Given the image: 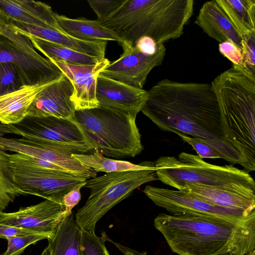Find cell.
I'll list each match as a JSON object with an SVG mask.
<instances>
[{
  "label": "cell",
  "instance_id": "29",
  "mask_svg": "<svg viewBox=\"0 0 255 255\" xmlns=\"http://www.w3.org/2000/svg\"><path fill=\"white\" fill-rule=\"evenodd\" d=\"M105 232L101 237L81 230L80 242V255H110L105 245L107 241Z\"/></svg>",
  "mask_w": 255,
  "mask_h": 255
},
{
  "label": "cell",
  "instance_id": "42",
  "mask_svg": "<svg viewBox=\"0 0 255 255\" xmlns=\"http://www.w3.org/2000/svg\"><path fill=\"white\" fill-rule=\"evenodd\" d=\"M214 255H235L231 252H223L221 253H219V254H216Z\"/></svg>",
  "mask_w": 255,
  "mask_h": 255
},
{
  "label": "cell",
  "instance_id": "40",
  "mask_svg": "<svg viewBox=\"0 0 255 255\" xmlns=\"http://www.w3.org/2000/svg\"><path fill=\"white\" fill-rule=\"evenodd\" d=\"M10 20L0 9V32L2 27L9 23Z\"/></svg>",
  "mask_w": 255,
  "mask_h": 255
},
{
  "label": "cell",
  "instance_id": "9",
  "mask_svg": "<svg viewBox=\"0 0 255 255\" xmlns=\"http://www.w3.org/2000/svg\"><path fill=\"white\" fill-rule=\"evenodd\" d=\"M13 182L22 194L37 196L62 205L63 196L86 183L87 179L42 167L30 157L9 154Z\"/></svg>",
  "mask_w": 255,
  "mask_h": 255
},
{
  "label": "cell",
  "instance_id": "19",
  "mask_svg": "<svg viewBox=\"0 0 255 255\" xmlns=\"http://www.w3.org/2000/svg\"><path fill=\"white\" fill-rule=\"evenodd\" d=\"M9 25L26 36H31L77 51L105 58L107 41H83L59 31L10 21Z\"/></svg>",
  "mask_w": 255,
  "mask_h": 255
},
{
  "label": "cell",
  "instance_id": "4",
  "mask_svg": "<svg viewBox=\"0 0 255 255\" xmlns=\"http://www.w3.org/2000/svg\"><path fill=\"white\" fill-rule=\"evenodd\" d=\"M224 136L255 170V81L233 67L211 82Z\"/></svg>",
  "mask_w": 255,
  "mask_h": 255
},
{
  "label": "cell",
  "instance_id": "25",
  "mask_svg": "<svg viewBox=\"0 0 255 255\" xmlns=\"http://www.w3.org/2000/svg\"><path fill=\"white\" fill-rule=\"evenodd\" d=\"M81 229L73 215L68 216L59 225L55 235L49 239L51 255H80Z\"/></svg>",
  "mask_w": 255,
  "mask_h": 255
},
{
  "label": "cell",
  "instance_id": "22",
  "mask_svg": "<svg viewBox=\"0 0 255 255\" xmlns=\"http://www.w3.org/2000/svg\"><path fill=\"white\" fill-rule=\"evenodd\" d=\"M47 85L24 86L0 96V124L15 125L22 121L27 117L28 108L37 94Z\"/></svg>",
  "mask_w": 255,
  "mask_h": 255
},
{
  "label": "cell",
  "instance_id": "36",
  "mask_svg": "<svg viewBox=\"0 0 255 255\" xmlns=\"http://www.w3.org/2000/svg\"><path fill=\"white\" fill-rule=\"evenodd\" d=\"M84 185L77 186L65 194L62 198V205L65 208V213L67 216L72 214V209L77 205L81 198L80 189Z\"/></svg>",
  "mask_w": 255,
  "mask_h": 255
},
{
  "label": "cell",
  "instance_id": "8",
  "mask_svg": "<svg viewBox=\"0 0 255 255\" xmlns=\"http://www.w3.org/2000/svg\"><path fill=\"white\" fill-rule=\"evenodd\" d=\"M12 64L24 86H42L53 83L63 75L51 60L41 56L29 38L8 24L0 32V63Z\"/></svg>",
  "mask_w": 255,
  "mask_h": 255
},
{
  "label": "cell",
  "instance_id": "11",
  "mask_svg": "<svg viewBox=\"0 0 255 255\" xmlns=\"http://www.w3.org/2000/svg\"><path fill=\"white\" fill-rule=\"evenodd\" d=\"M143 193L170 215L244 224L255 221V211L229 209L210 204L178 190L146 186Z\"/></svg>",
  "mask_w": 255,
  "mask_h": 255
},
{
  "label": "cell",
  "instance_id": "16",
  "mask_svg": "<svg viewBox=\"0 0 255 255\" xmlns=\"http://www.w3.org/2000/svg\"><path fill=\"white\" fill-rule=\"evenodd\" d=\"M69 79L73 87L71 97L76 111L94 108L99 106L96 98L98 75L111 63L103 58L94 65H72L51 61Z\"/></svg>",
  "mask_w": 255,
  "mask_h": 255
},
{
  "label": "cell",
  "instance_id": "41",
  "mask_svg": "<svg viewBox=\"0 0 255 255\" xmlns=\"http://www.w3.org/2000/svg\"><path fill=\"white\" fill-rule=\"evenodd\" d=\"M41 255H51L50 249L48 246L44 249Z\"/></svg>",
  "mask_w": 255,
  "mask_h": 255
},
{
  "label": "cell",
  "instance_id": "7",
  "mask_svg": "<svg viewBox=\"0 0 255 255\" xmlns=\"http://www.w3.org/2000/svg\"><path fill=\"white\" fill-rule=\"evenodd\" d=\"M158 180L154 163L136 170L108 173L87 180L84 187L90 194L75 215L80 229L95 233L97 222L111 208L129 196L141 185Z\"/></svg>",
  "mask_w": 255,
  "mask_h": 255
},
{
  "label": "cell",
  "instance_id": "17",
  "mask_svg": "<svg viewBox=\"0 0 255 255\" xmlns=\"http://www.w3.org/2000/svg\"><path fill=\"white\" fill-rule=\"evenodd\" d=\"M96 98L100 105L138 114L148 97L147 91L98 75Z\"/></svg>",
  "mask_w": 255,
  "mask_h": 255
},
{
  "label": "cell",
  "instance_id": "3",
  "mask_svg": "<svg viewBox=\"0 0 255 255\" xmlns=\"http://www.w3.org/2000/svg\"><path fill=\"white\" fill-rule=\"evenodd\" d=\"M194 4L193 0H126L100 21L121 38V45L134 46L139 38L149 36L158 45L183 34Z\"/></svg>",
  "mask_w": 255,
  "mask_h": 255
},
{
  "label": "cell",
  "instance_id": "23",
  "mask_svg": "<svg viewBox=\"0 0 255 255\" xmlns=\"http://www.w3.org/2000/svg\"><path fill=\"white\" fill-rule=\"evenodd\" d=\"M59 26L67 34L87 41H115L122 43L121 38L113 31L104 26L98 19L89 20L84 17L75 19L57 14Z\"/></svg>",
  "mask_w": 255,
  "mask_h": 255
},
{
  "label": "cell",
  "instance_id": "13",
  "mask_svg": "<svg viewBox=\"0 0 255 255\" xmlns=\"http://www.w3.org/2000/svg\"><path fill=\"white\" fill-rule=\"evenodd\" d=\"M121 46L123 53L101 73L109 78L142 89L149 72L163 61L166 54L165 45H158L156 52L153 55L144 54L135 46Z\"/></svg>",
  "mask_w": 255,
  "mask_h": 255
},
{
  "label": "cell",
  "instance_id": "34",
  "mask_svg": "<svg viewBox=\"0 0 255 255\" xmlns=\"http://www.w3.org/2000/svg\"><path fill=\"white\" fill-rule=\"evenodd\" d=\"M220 53L229 59L233 64V67L242 72V49L232 41L228 40L219 44Z\"/></svg>",
  "mask_w": 255,
  "mask_h": 255
},
{
  "label": "cell",
  "instance_id": "39",
  "mask_svg": "<svg viewBox=\"0 0 255 255\" xmlns=\"http://www.w3.org/2000/svg\"><path fill=\"white\" fill-rule=\"evenodd\" d=\"M105 236L107 241H109L113 243L124 255H147L146 252H139L113 241L107 235H105Z\"/></svg>",
  "mask_w": 255,
  "mask_h": 255
},
{
  "label": "cell",
  "instance_id": "30",
  "mask_svg": "<svg viewBox=\"0 0 255 255\" xmlns=\"http://www.w3.org/2000/svg\"><path fill=\"white\" fill-rule=\"evenodd\" d=\"M24 86L15 66L9 62L0 63V97Z\"/></svg>",
  "mask_w": 255,
  "mask_h": 255
},
{
  "label": "cell",
  "instance_id": "1",
  "mask_svg": "<svg viewBox=\"0 0 255 255\" xmlns=\"http://www.w3.org/2000/svg\"><path fill=\"white\" fill-rule=\"evenodd\" d=\"M141 112L161 130L196 138L213 148L231 165L249 172L239 150L224 136L216 95L211 84L168 79L147 91Z\"/></svg>",
  "mask_w": 255,
  "mask_h": 255
},
{
  "label": "cell",
  "instance_id": "12",
  "mask_svg": "<svg viewBox=\"0 0 255 255\" xmlns=\"http://www.w3.org/2000/svg\"><path fill=\"white\" fill-rule=\"evenodd\" d=\"M0 132V147L6 151L28 156L34 160L56 165L64 171L88 179L96 177V172L80 163L71 153L56 148L34 138H6Z\"/></svg>",
  "mask_w": 255,
  "mask_h": 255
},
{
  "label": "cell",
  "instance_id": "27",
  "mask_svg": "<svg viewBox=\"0 0 255 255\" xmlns=\"http://www.w3.org/2000/svg\"><path fill=\"white\" fill-rule=\"evenodd\" d=\"M92 150V154L72 153V156L95 172L102 171L107 173L140 170L154 163L151 161H144L139 164H133L127 161L108 158L104 156L97 149Z\"/></svg>",
  "mask_w": 255,
  "mask_h": 255
},
{
  "label": "cell",
  "instance_id": "24",
  "mask_svg": "<svg viewBox=\"0 0 255 255\" xmlns=\"http://www.w3.org/2000/svg\"><path fill=\"white\" fill-rule=\"evenodd\" d=\"M241 39L255 36V0H216Z\"/></svg>",
  "mask_w": 255,
  "mask_h": 255
},
{
  "label": "cell",
  "instance_id": "15",
  "mask_svg": "<svg viewBox=\"0 0 255 255\" xmlns=\"http://www.w3.org/2000/svg\"><path fill=\"white\" fill-rule=\"evenodd\" d=\"M72 84L63 74L59 80L46 85L36 96L29 106L27 117H53L74 120L75 109L71 97Z\"/></svg>",
  "mask_w": 255,
  "mask_h": 255
},
{
  "label": "cell",
  "instance_id": "20",
  "mask_svg": "<svg viewBox=\"0 0 255 255\" xmlns=\"http://www.w3.org/2000/svg\"><path fill=\"white\" fill-rule=\"evenodd\" d=\"M195 23L220 43L230 40L242 49L241 38L216 0L203 4Z\"/></svg>",
  "mask_w": 255,
  "mask_h": 255
},
{
  "label": "cell",
  "instance_id": "37",
  "mask_svg": "<svg viewBox=\"0 0 255 255\" xmlns=\"http://www.w3.org/2000/svg\"><path fill=\"white\" fill-rule=\"evenodd\" d=\"M134 46L140 52L147 55H153L157 51L158 45L151 37L142 36L136 42Z\"/></svg>",
  "mask_w": 255,
  "mask_h": 255
},
{
  "label": "cell",
  "instance_id": "28",
  "mask_svg": "<svg viewBox=\"0 0 255 255\" xmlns=\"http://www.w3.org/2000/svg\"><path fill=\"white\" fill-rule=\"evenodd\" d=\"M20 194L13 181L9 153L0 147V211Z\"/></svg>",
  "mask_w": 255,
  "mask_h": 255
},
{
  "label": "cell",
  "instance_id": "32",
  "mask_svg": "<svg viewBox=\"0 0 255 255\" xmlns=\"http://www.w3.org/2000/svg\"><path fill=\"white\" fill-rule=\"evenodd\" d=\"M242 52L241 73L255 81V36L242 39Z\"/></svg>",
  "mask_w": 255,
  "mask_h": 255
},
{
  "label": "cell",
  "instance_id": "10",
  "mask_svg": "<svg viewBox=\"0 0 255 255\" xmlns=\"http://www.w3.org/2000/svg\"><path fill=\"white\" fill-rule=\"evenodd\" d=\"M0 132L34 138L43 140L61 150L71 153H84L93 150L74 121L49 117H26L15 125L0 124Z\"/></svg>",
  "mask_w": 255,
  "mask_h": 255
},
{
  "label": "cell",
  "instance_id": "31",
  "mask_svg": "<svg viewBox=\"0 0 255 255\" xmlns=\"http://www.w3.org/2000/svg\"><path fill=\"white\" fill-rule=\"evenodd\" d=\"M49 238L42 234H31L9 237L7 241V249L1 255H21L29 245L39 241Z\"/></svg>",
  "mask_w": 255,
  "mask_h": 255
},
{
  "label": "cell",
  "instance_id": "18",
  "mask_svg": "<svg viewBox=\"0 0 255 255\" xmlns=\"http://www.w3.org/2000/svg\"><path fill=\"white\" fill-rule=\"evenodd\" d=\"M0 9L10 21L63 32L48 4L30 0H0Z\"/></svg>",
  "mask_w": 255,
  "mask_h": 255
},
{
  "label": "cell",
  "instance_id": "2",
  "mask_svg": "<svg viewBox=\"0 0 255 255\" xmlns=\"http://www.w3.org/2000/svg\"><path fill=\"white\" fill-rule=\"evenodd\" d=\"M154 226L179 255H255V221L234 224L161 213Z\"/></svg>",
  "mask_w": 255,
  "mask_h": 255
},
{
  "label": "cell",
  "instance_id": "33",
  "mask_svg": "<svg viewBox=\"0 0 255 255\" xmlns=\"http://www.w3.org/2000/svg\"><path fill=\"white\" fill-rule=\"evenodd\" d=\"M88 2L98 17L102 20L116 11L126 1V0H88Z\"/></svg>",
  "mask_w": 255,
  "mask_h": 255
},
{
  "label": "cell",
  "instance_id": "14",
  "mask_svg": "<svg viewBox=\"0 0 255 255\" xmlns=\"http://www.w3.org/2000/svg\"><path fill=\"white\" fill-rule=\"evenodd\" d=\"M64 211L63 205L45 200L15 212L0 211V225L45 235L50 239L55 235L61 222L68 217Z\"/></svg>",
  "mask_w": 255,
  "mask_h": 255
},
{
  "label": "cell",
  "instance_id": "26",
  "mask_svg": "<svg viewBox=\"0 0 255 255\" xmlns=\"http://www.w3.org/2000/svg\"><path fill=\"white\" fill-rule=\"evenodd\" d=\"M27 36L35 49L51 61L82 65L96 64L102 59L33 36Z\"/></svg>",
  "mask_w": 255,
  "mask_h": 255
},
{
  "label": "cell",
  "instance_id": "38",
  "mask_svg": "<svg viewBox=\"0 0 255 255\" xmlns=\"http://www.w3.org/2000/svg\"><path fill=\"white\" fill-rule=\"evenodd\" d=\"M31 234H38L13 227L0 225V238L6 239L9 237Z\"/></svg>",
  "mask_w": 255,
  "mask_h": 255
},
{
  "label": "cell",
  "instance_id": "5",
  "mask_svg": "<svg viewBox=\"0 0 255 255\" xmlns=\"http://www.w3.org/2000/svg\"><path fill=\"white\" fill-rule=\"evenodd\" d=\"M158 180L180 190L187 185L217 188L255 198V182L244 169L217 165L198 155L182 152L178 158L162 156L154 163Z\"/></svg>",
  "mask_w": 255,
  "mask_h": 255
},
{
  "label": "cell",
  "instance_id": "21",
  "mask_svg": "<svg viewBox=\"0 0 255 255\" xmlns=\"http://www.w3.org/2000/svg\"><path fill=\"white\" fill-rule=\"evenodd\" d=\"M180 190L217 206L248 212L255 211V198L229 191L194 184L185 185Z\"/></svg>",
  "mask_w": 255,
  "mask_h": 255
},
{
  "label": "cell",
  "instance_id": "35",
  "mask_svg": "<svg viewBox=\"0 0 255 255\" xmlns=\"http://www.w3.org/2000/svg\"><path fill=\"white\" fill-rule=\"evenodd\" d=\"M178 135L185 142L190 144L202 159L221 158L220 155L211 147L198 139L183 134Z\"/></svg>",
  "mask_w": 255,
  "mask_h": 255
},
{
  "label": "cell",
  "instance_id": "6",
  "mask_svg": "<svg viewBox=\"0 0 255 255\" xmlns=\"http://www.w3.org/2000/svg\"><path fill=\"white\" fill-rule=\"evenodd\" d=\"M137 114L99 105L76 111L74 121L93 149L115 158L134 157L143 149Z\"/></svg>",
  "mask_w": 255,
  "mask_h": 255
}]
</instances>
